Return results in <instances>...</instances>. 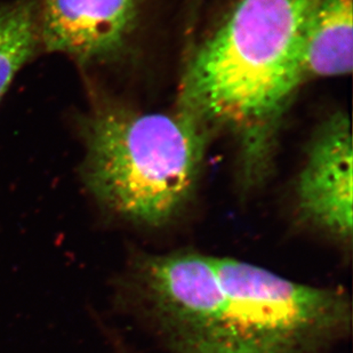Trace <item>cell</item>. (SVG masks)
Instances as JSON below:
<instances>
[{
    "label": "cell",
    "mask_w": 353,
    "mask_h": 353,
    "mask_svg": "<svg viewBox=\"0 0 353 353\" xmlns=\"http://www.w3.org/2000/svg\"><path fill=\"white\" fill-rule=\"evenodd\" d=\"M74 127L83 145L80 179L104 210L157 228L187 207L210 132L194 112L180 104L172 112L139 110L90 86Z\"/></svg>",
    "instance_id": "7a4b0ae2"
},
{
    "label": "cell",
    "mask_w": 353,
    "mask_h": 353,
    "mask_svg": "<svg viewBox=\"0 0 353 353\" xmlns=\"http://www.w3.org/2000/svg\"><path fill=\"white\" fill-rule=\"evenodd\" d=\"M145 0H38L41 53L61 54L83 72L123 63Z\"/></svg>",
    "instance_id": "5b68a950"
},
{
    "label": "cell",
    "mask_w": 353,
    "mask_h": 353,
    "mask_svg": "<svg viewBox=\"0 0 353 353\" xmlns=\"http://www.w3.org/2000/svg\"><path fill=\"white\" fill-rule=\"evenodd\" d=\"M132 283L174 353H241L213 256L139 254Z\"/></svg>",
    "instance_id": "277c9868"
},
{
    "label": "cell",
    "mask_w": 353,
    "mask_h": 353,
    "mask_svg": "<svg viewBox=\"0 0 353 353\" xmlns=\"http://www.w3.org/2000/svg\"><path fill=\"white\" fill-rule=\"evenodd\" d=\"M241 353H320L351 328L343 290L296 283L256 264L214 257Z\"/></svg>",
    "instance_id": "3957f363"
},
{
    "label": "cell",
    "mask_w": 353,
    "mask_h": 353,
    "mask_svg": "<svg viewBox=\"0 0 353 353\" xmlns=\"http://www.w3.org/2000/svg\"><path fill=\"white\" fill-rule=\"evenodd\" d=\"M352 157L350 119L337 111L316 128L295 183L301 220L342 243L352 236Z\"/></svg>",
    "instance_id": "8992f818"
},
{
    "label": "cell",
    "mask_w": 353,
    "mask_h": 353,
    "mask_svg": "<svg viewBox=\"0 0 353 353\" xmlns=\"http://www.w3.org/2000/svg\"><path fill=\"white\" fill-rule=\"evenodd\" d=\"M41 53L38 0L0 3V102L17 74Z\"/></svg>",
    "instance_id": "ba28073f"
},
{
    "label": "cell",
    "mask_w": 353,
    "mask_h": 353,
    "mask_svg": "<svg viewBox=\"0 0 353 353\" xmlns=\"http://www.w3.org/2000/svg\"><path fill=\"white\" fill-rule=\"evenodd\" d=\"M352 20V0L318 1L302 38L300 65L303 81L351 74Z\"/></svg>",
    "instance_id": "52a82bcc"
},
{
    "label": "cell",
    "mask_w": 353,
    "mask_h": 353,
    "mask_svg": "<svg viewBox=\"0 0 353 353\" xmlns=\"http://www.w3.org/2000/svg\"><path fill=\"white\" fill-rule=\"evenodd\" d=\"M318 1L234 0L191 55L180 105L234 137L245 191L270 173L280 121L304 83L302 38Z\"/></svg>",
    "instance_id": "6da1fadb"
}]
</instances>
